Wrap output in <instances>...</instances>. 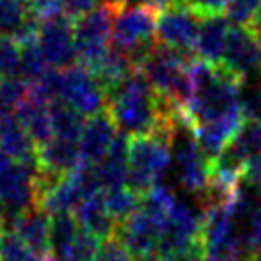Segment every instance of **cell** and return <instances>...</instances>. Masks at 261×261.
I'll use <instances>...</instances> for the list:
<instances>
[{
	"instance_id": "12",
	"label": "cell",
	"mask_w": 261,
	"mask_h": 261,
	"mask_svg": "<svg viewBox=\"0 0 261 261\" xmlns=\"http://www.w3.org/2000/svg\"><path fill=\"white\" fill-rule=\"evenodd\" d=\"M228 20L224 14H206L202 16L200 29H198V37L194 43V53L196 57L212 63V65H220L222 57H224V49H226V41H228Z\"/></svg>"
},
{
	"instance_id": "35",
	"label": "cell",
	"mask_w": 261,
	"mask_h": 261,
	"mask_svg": "<svg viewBox=\"0 0 261 261\" xmlns=\"http://www.w3.org/2000/svg\"><path fill=\"white\" fill-rule=\"evenodd\" d=\"M0 214H4V202H2V196H0Z\"/></svg>"
},
{
	"instance_id": "26",
	"label": "cell",
	"mask_w": 261,
	"mask_h": 261,
	"mask_svg": "<svg viewBox=\"0 0 261 261\" xmlns=\"http://www.w3.org/2000/svg\"><path fill=\"white\" fill-rule=\"evenodd\" d=\"M94 261H137V259L130 255V251L124 247V243L118 237H112L100 245Z\"/></svg>"
},
{
	"instance_id": "31",
	"label": "cell",
	"mask_w": 261,
	"mask_h": 261,
	"mask_svg": "<svg viewBox=\"0 0 261 261\" xmlns=\"http://www.w3.org/2000/svg\"><path fill=\"white\" fill-rule=\"evenodd\" d=\"M139 261H169V259H167V257H163V255H159V253H155V255H149V257L139 259Z\"/></svg>"
},
{
	"instance_id": "18",
	"label": "cell",
	"mask_w": 261,
	"mask_h": 261,
	"mask_svg": "<svg viewBox=\"0 0 261 261\" xmlns=\"http://www.w3.org/2000/svg\"><path fill=\"white\" fill-rule=\"evenodd\" d=\"M49 112L53 120V130L57 137L77 141L84 128V114H80L71 104H67L63 98L49 102Z\"/></svg>"
},
{
	"instance_id": "36",
	"label": "cell",
	"mask_w": 261,
	"mask_h": 261,
	"mask_svg": "<svg viewBox=\"0 0 261 261\" xmlns=\"http://www.w3.org/2000/svg\"><path fill=\"white\" fill-rule=\"evenodd\" d=\"M0 82H2V73H0Z\"/></svg>"
},
{
	"instance_id": "9",
	"label": "cell",
	"mask_w": 261,
	"mask_h": 261,
	"mask_svg": "<svg viewBox=\"0 0 261 261\" xmlns=\"http://www.w3.org/2000/svg\"><path fill=\"white\" fill-rule=\"evenodd\" d=\"M220 65L232 71L234 75H239L243 82L253 73H261V47L257 43L253 29L247 27L230 29Z\"/></svg>"
},
{
	"instance_id": "16",
	"label": "cell",
	"mask_w": 261,
	"mask_h": 261,
	"mask_svg": "<svg viewBox=\"0 0 261 261\" xmlns=\"http://www.w3.org/2000/svg\"><path fill=\"white\" fill-rule=\"evenodd\" d=\"M14 116L27 128V133L37 143V147L55 137L53 120H51V112H49V104L43 102V100H37L33 96H29V92H27V98L16 106Z\"/></svg>"
},
{
	"instance_id": "25",
	"label": "cell",
	"mask_w": 261,
	"mask_h": 261,
	"mask_svg": "<svg viewBox=\"0 0 261 261\" xmlns=\"http://www.w3.org/2000/svg\"><path fill=\"white\" fill-rule=\"evenodd\" d=\"M20 45L10 35H0V73L4 77L20 73Z\"/></svg>"
},
{
	"instance_id": "1",
	"label": "cell",
	"mask_w": 261,
	"mask_h": 261,
	"mask_svg": "<svg viewBox=\"0 0 261 261\" xmlns=\"http://www.w3.org/2000/svg\"><path fill=\"white\" fill-rule=\"evenodd\" d=\"M171 155V137L163 133H149L128 137V177L126 186L145 196L155 184L163 179Z\"/></svg>"
},
{
	"instance_id": "4",
	"label": "cell",
	"mask_w": 261,
	"mask_h": 261,
	"mask_svg": "<svg viewBox=\"0 0 261 261\" xmlns=\"http://www.w3.org/2000/svg\"><path fill=\"white\" fill-rule=\"evenodd\" d=\"M116 8L118 6L100 4L73 20V43H75L77 61L82 65L92 67L110 49L108 39L112 33V20Z\"/></svg>"
},
{
	"instance_id": "5",
	"label": "cell",
	"mask_w": 261,
	"mask_h": 261,
	"mask_svg": "<svg viewBox=\"0 0 261 261\" xmlns=\"http://www.w3.org/2000/svg\"><path fill=\"white\" fill-rule=\"evenodd\" d=\"M61 98L80 114L94 116L106 110V92L94 77L92 69L73 63L61 69Z\"/></svg>"
},
{
	"instance_id": "7",
	"label": "cell",
	"mask_w": 261,
	"mask_h": 261,
	"mask_svg": "<svg viewBox=\"0 0 261 261\" xmlns=\"http://www.w3.org/2000/svg\"><path fill=\"white\" fill-rule=\"evenodd\" d=\"M161 234H163V222L151 212H147L143 206L135 214L124 218L118 224V232H116V237L124 243V247L130 251V255L137 261L159 253Z\"/></svg>"
},
{
	"instance_id": "22",
	"label": "cell",
	"mask_w": 261,
	"mask_h": 261,
	"mask_svg": "<svg viewBox=\"0 0 261 261\" xmlns=\"http://www.w3.org/2000/svg\"><path fill=\"white\" fill-rule=\"evenodd\" d=\"M47 257L37 255L16 232H6L0 241V261H45Z\"/></svg>"
},
{
	"instance_id": "11",
	"label": "cell",
	"mask_w": 261,
	"mask_h": 261,
	"mask_svg": "<svg viewBox=\"0 0 261 261\" xmlns=\"http://www.w3.org/2000/svg\"><path fill=\"white\" fill-rule=\"evenodd\" d=\"M10 230L16 232L37 255L49 257L53 255L51 247V214H47L41 206H33L31 210L8 218Z\"/></svg>"
},
{
	"instance_id": "23",
	"label": "cell",
	"mask_w": 261,
	"mask_h": 261,
	"mask_svg": "<svg viewBox=\"0 0 261 261\" xmlns=\"http://www.w3.org/2000/svg\"><path fill=\"white\" fill-rule=\"evenodd\" d=\"M29 14L27 0H0V35H12Z\"/></svg>"
},
{
	"instance_id": "13",
	"label": "cell",
	"mask_w": 261,
	"mask_h": 261,
	"mask_svg": "<svg viewBox=\"0 0 261 261\" xmlns=\"http://www.w3.org/2000/svg\"><path fill=\"white\" fill-rule=\"evenodd\" d=\"M75 218L80 220V224L90 230L96 239H100L102 243L116 237L118 232V222L114 220V216L108 212L106 202H104V192H96L92 196H88L77 208H75Z\"/></svg>"
},
{
	"instance_id": "3",
	"label": "cell",
	"mask_w": 261,
	"mask_h": 261,
	"mask_svg": "<svg viewBox=\"0 0 261 261\" xmlns=\"http://www.w3.org/2000/svg\"><path fill=\"white\" fill-rule=\"evenodd\" d=\"M171 155L175 165V179L184 192L202 196L210 184L212 175V161L204 155L194 126L188 120H179L175 124L171 137Z\"/></svg>"
},
{
	"instance_id": "29",
	"label": "cell",
	"mask_w": 261,
	"mask_h": 261,
	"mask_svg": "<svg viewBox=\"0 0 261 261\" xmlns=\"http://www.w3.org/2000/svg\"><path fill=\"white\" fill-rule=\"evenodd\" d=\"M92 8H96V0H63V14L71 20L84 16Z\"/></svg>"
},
{
	"instance_id": "17",
	"label": "cell",
	"mask_w": 261,
	"mask_h": 261,
	"mask_svg": "<svg viewBox=\"0 0 261 261\" xmlns=\"http://www.w3.org/2000/svg\"><path fill=\"white\" fill-rule=\"evenodd\" d=\"M90 69H92L94 77L98 80V84H100V86L104 88V92L108 94V92H112V90L135 69V65H133V61L128 59V55H126L122 49L110 45V49H108V51L100 57V61L94 63Z\"/></svg>"
},
{
	"instance_id": "24",
	"label": "cell",
	"mask_w": 261,
	"mask_h": 261,
	"mask_svg": "<svg viewBox=\"0 0 261 261\" xmlns=\"http://www.w3.org/2000/svg\"><path fill=\"white\" fill-rule=\"evenodd\" d=\"M261 0H228L224 8V16L232 27H247L251 29L257 18Z\"/></svg>"
},
{
	"instance_id": "21",
	"label": "cell",
	"mask_w": 261,
	"mask_h": 261,
	"mask_svg": "<svg viewBox=\"0 0 261 261\" xmlns=\"http://www.w3.org/2000/svg\"><path fill=\"white\" fill-rule=\"evenodd\" d=\"M29 92V82L18 75L4 77L0 82V116L2 114H12L16 106L27 98Z\"/></svg>"
},
{
	"instance_id": "14",
	"label": "cell",
	"mask_w": 261,
	"mask_h": 261,
	"mask_svg": "<svg viewBox=\"0 0 261 261\" xmlns=\"http://www.w3.org/2000/svg\"><path fill=\"white\" fill-rule=\"evenodd\" d=\"M0 147L18 163H39L37 143L31 139L14 112L0 116Z\"/></svg>"
},
{
	"instance_id": "33",
	"label": "cell",
	"mask_w": 261,
	"mask_h": 261,
	"mask_svg": "<svg viewBox=\"0 0 261 261\" xmlns=\"http://www.w3.org/2000/svg\"><path fill=\"white\" fill-rule=\"evenodd\" d=\"M102 4H108V6H120L122 4V0H100Z\"/></svg>"
},
{
	"instance_id": "6",
	"label": "cell",
	"mask_w": 261,
	"mask_h": 261,
	"mask_svg": "<svg viewBox=\"0 0 261 261\" xmlns=\"http://www.w3.org/2000/svg\"><path fill=\"white\" fill-rule=\"evenodd\" d=\"M200 22H202V16L196 10L188 8L186 4L173 2L169 8H165L163 12L157 14L155 37H157V41H161L169 47L194 53V43L198 37Z\"/></svg>"
},
{
	"instance_id": "32",
	"label": "cell",
	"mask_w": 261,
	"mask_h": 261,
	"mask_svg": "<svg viewBox=\"0 0 261 261\" xmlns=\"http://www.w3.org/2000/svg\"><path fill=\"white\" fill-rule=\"evenodd\" d=\"M4 234H6V216L0 214V241H2Z\"/></svg>"
},
{
	"instance_id": "28",
	"label": "cell",
	"mask_w": 261,
	"mask_h": 261,
	"mask_svg": "<svg viewBox=\"0 0 261 261\" xmlns=\"http://www.w3.org/2000/svg\"><path fill=\"white\" fill-rule=\"evenodd\" d=\"M179 4H186L188 8L196 10L200 16H206V14H220L224 12L228 0H175Z\"/></svg>"
},
{
	"instance_id": "34",
	"label": "cell",
	"mask_w": 261,
	"mask_h": 261,
	"mask_svg": "<svg viewBox=\"0 0 261 261\" xmlns=\"http://www.w3.org/2000/svg\"><path fill=\"white\" fill-rule=\"evenodd\" d=\"M253 33H255L257 43H259V47H261V27H253Z\"/></svg>"
},
{
	"instance_id": "10",
	"label": "cell",
	"mask_w": 261,
	"mask_h": 261,
	"mask_svg": "<svg viewBox=\"0 0 261 261\" xmlns=\"http://www.w3.org/2000/svg\"><path fill=\"white\" fill-rule=\"evenodd\" d=\"M116 135H118V126H116V122L108 110L94 114V116H88V120L84 122L82 135L77 139L80 159L86 163L98 165L104 159V155L108 153Z\"/></svg>"
},
{
	"instance_id": "19",
	"label": "cell",
	"mask_w": 261,
	"mask_h": 261,
	"mask_svg": "<svg viewBox=\"0 0 261 261\" xmlns=\"http://www.w3.org/2000/svg\"><path fill=\"white\" fill-rule=\"evenodd\" d=\"M104 202H106L108 212L120 224L124 218H128L130 214H135L143 206V196L139 192H135L133 188H128V186H120V188L106 190L104 192Z\"/></svg>"
},
{
	"instance_id": "8",
	"label": "cell",
	"mask_w": 261,
	"mask_h": 261,
	"mask_svg": "<svg viewBox=\"0 0 261 261\" xmlns=\"http://www.w3.org/2000/svg\"><path fill=\"white\" fill-rule=\"evenodd\" d=\"M39 45L51 67L63 69L75 63V43H73V20L65 14L41 20Z\"/></svg>"
},
{
	"instance_id": "20",
	"label": "cell",
	"mask_w": 261,
	"mask_h": 261,
	"mask_svg": "<svg viewBox=\"0 0 261 261\" xmlns=\"http://www.w3.org/2000/svg\"><path fill=\"white\" fill-rule=\"evenodd\" d=\"M22 49V55H20V75L27 80V82H35L39 77H43L51 65L41 49L39 43H33V45H27V47H20Z\"/></svg>"
},
{
	"instance_id": "27",
	"label": "cell",
	"mask_w": 261,
	"mask_h": 261,
	"mask_svg": "<svg viewBox=\"0 0 261 261\" xmlns=\"http://www.w3.org/2000/svg\"><path fill=\"white\" fill-rule=\"evenodd\" d=\"M241 110L245 120L261 122V84L255 86L247 96H241Z\"/></svg>"
},
{
	"instance_id": "15",
	"label": "cell",
	"mask_w": 261,
	"mask_h": 261,
	"mask_svg": "<svg viewBox=\"0 0 261 261\" xmlns=\"http://www.w3.org/2000/svg\"><path fill=\"white\" fill-rule=\"evenodd\" d=\"M96 171H98V179H100L104 190L126 186V177H128V135L118 130V135L112 141L108 153L96 165Z\"/></svg>"
},
{
	"instance_id": "30",
	"label": "cell",
	"mask_w": 261,
	"mask_h": 261,
	"mask_svg": "<svg viewBox=\"0 0 261 261\" xmlns=\"http://www.w3.org/2000/svg\"><path fill=\"white\" fill-rule=\"evenodd\" d=\"M12 163H14V159H12V157H10V155L0 147V177H2L10 167H12Z\"/></svg>"
},
{
	"instance_id": "2",
	"label": "cell",
	"mask_w": 261,
	"mask_h": 261,
	"mask_svg": "<svg viewBox=\"0 0 261 261\" xmlns=\"http://www.w3.org/2000/svg\"><path fill=\"white\" fill-rule=\"evenodd\" d=\"M157 12L145 4H120L112 20V45L122 49L135 67H141L143 61L153 51L157 41Z\"/></svg>"
}]
</instances>
